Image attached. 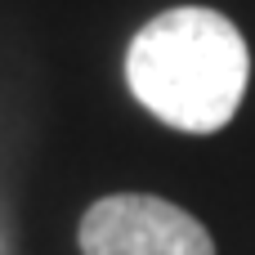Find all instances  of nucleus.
<instances>
[{"mask_svg":"<svg viewBox=\"0 0 255 255\" xmlns=\"http://www.w3.org/2000/svg\"><path fill=\"white\" fill-rule=\"evenodd\" d=\"M251 81V49L233 18L202 4H179L143 22L126 49L130 94L170 130H224Z\"/></svg>","mask_w":255,"mask_h":255,"instance_id":"obj_1","label":"nucleus"},{"mask_svg":"<svg viewBox=\"0 0 255 255\" xmlns=\"http://www.w3.org/2000/svg\"><path fill=\"white\" fill-rule=\"evenodd\" d=\"M76 242L81 255H215L202 220L152 193L99 197L81 215Z\"/></svg>","mask_w":255,"mask_h":255,"instance_id":"obj_2","label":"nucleus"}]
</instances>
